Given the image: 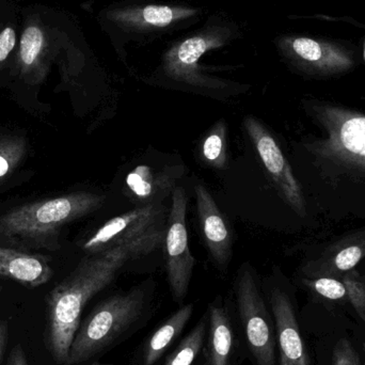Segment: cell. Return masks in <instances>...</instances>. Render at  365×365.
Masks as SVG:
<instances>
[{
    "mask_svg": "<svg viewBox=\"0 0 365 365\" xmlns=\"http://www.w3.org/2000/svg\"><path fill=\"white\" fill-rule=\"evenodd\" d=\"M166 230L158 225L143 235L83 257L46 298V346L56 364L66 365L68 351L88 302L117 278L128 262L160 246Z\"/></svg>",
    "mask_w": 365,
    "mask_h": 365,
    "instance_id": "cell-1",
    "label": "cell"
},
{
    "mask_svg": "<svg viewBox=\"0 0 365 365\" xmlns=\"http://www.w3.org/2000/svg\"><path fill=\"white\" fill-rule=\"evenodd\" d=\"M197 365H208L207 361H206V360L204 359L203 356H202L201 362H200V364H197ZM235 365H242V364H235Z\"/></svg>",
    "mask_w": 365,
    "mask_h": 365,
    "instance_id": "cell-29",
    "label": "cell"
},
{
    "mask_svg": "<svg viewBox=\"0 0 365 365\" xmlns=\"http://www.w3.org/2000/svg\"><path fill=\"white\" fill-rule=\"evenodd\" d=\"M9 338V323L6 321H0V361L6 349Z\"/></svg>",
    "mask_w": 365,
    "mask_h": 365,
    "instance_id": "cell-27",
    "label": "cell"
},
{
    "mask_svg": "<svg viewBox=\"0 0 365 365\" xmlns=\"http://www.w3.org/2000/svg\"><path fill=\"white\" fill-rule=\"evenodd\" d=\"M104 195L68 193L17 206L0 217V240L12 248L59 250L62 229L102 207Z\"/></svg>",
    "mask_w": 365,
    "mask_h": 365,
    "instance_id": "cell-5",
    "label": "cell"
},
{
    "mask_svg": "<svg viewBox=\"0 0 365 365\" xmlns=\"http://www.w3.org/2000/svg\"><path fill=\"white\" fill-rule=\"evenodd\" d=\"M166 208L162 203L140 205L107 221L83 244L86 252H100L163 225Z\"/></svg>",
    "mask_w": 365,
    "mask_h": 365,
    "instance_id": "cell-12",
    "label": "cell"
},
{
    "mask_svg": "<svg viewBox=\"0 0 365 365\" xmlns=\"http://www.w3.org/2000/svg\"><path fill=\"white\" fill-rule=\"evenodd\" d=\"M208 330L202 356L208 365L242 364L244 345L236 322L235 309L221 296L207 308Z\"/></svg>",
    "mask_w": 365,
    "mask_h": 365,
    "instance_id": "cell-11",
    "label": "cell"
},
{
    "mask_svg": "<svg viewBox=\"0 0 365 365\" xmlns=\"http://www.w3.org/2000/svg\"><path fill=\"white\" fill-rule=\"evenodd\" d=\"M347 289V296L351 306L355 309L360 319L365 323V284L358 278L357 274H349L343 280Z\"/></svg>",
    "mask_w": 365,
    "mask_h": 365,
    "instance_id": "cell-23",
    "label": "cell"
},
{
    "mask_svg": "<svg viewBox=\"0 0 365 365\" xmlns=\"http://www.w3.org/2000/svg\"><path fill=\"white\" fill-rule=\"evenodd\" d=\"M240 24L225 12L212 13L191 31L170 41L160 55V63L151 83L186 88L208 94H232L242 92L248 86L214 76L202 58L210 51L230 46L242 38Z\"/></svg>",
    "mask_w": 365,
    "mask_h": 365,
    "instance_id": "cell-3",
    "label": "cell"
},
{
    "mask_svg": "<svg viewBox=\"0 0 365 365\" xmlns=\"http://www.w3.org/2000/svg\"><path fill=\"white\" fill-rule=\"evenodd\" d=\"M307 284L317 292L319 295L323 296L330 300L344 299L347 296V289L342 281L336 280L334 278L315 279V280L308 281Z\"/></svg>",
    "mask_w": 365,
    "mask_h": 365,
    "instance_id": "cell-22",
    "label": "cell"
},
{
    "mask_svg": "<svg viewBox=\"0 0 365 365\" xmlns=\"http://www.w3.org/2000/svg\"><path fill=\"white\" fill-rule=\"evenodd\" d=\"M235 317L245 356L251 365H278L276 328L267 300L248 264L234 282Z\"/></svg>",
    "mask_w": 365,
    "mask_h": 365,
    "instance_id": "cell-7",
    "label": "cell"
},
{
    "mask_svg": "<svg viewBox=\"0 0 365 365\" xmlns=\"http://www.w3.org/2000/svg\"><path fill=\"white\" fill-rule=\"evenodd\" d=\"M152 292L138 285L101 302L81 322L66 365H81L126 340L148 321Z\"/></svg>",
    "mask_w": 365,
    "mask_h": 365,
    "instance_id": "cell-6",
    "label": "cell"
},
{
    "mask_svg": "<svg viewBox=\"0 0 365 365\" xmlns=\"http://www.w3.org/2000/svg\"><path fill=\"white\" fill-rule=\"evenodd\" d=\"M268 306L276 328L278 365H311L293 300L282 287H270Z\"/></svg>",
    "mask_w": 365,
    "mask_h": 365,
    "instance_id": "cell-13",
    "label": "cell"
},
{
    "mask_svg": "<svg viewBox=\"0 0 365 365\" xmlns=\"http://www.w3.org/2000/svg\"><path fill=\"white\" fill-rule=\"evenodd\" d=\"M206 10L188 2L113 0L96 13V23L113 51L126 63L128 45L148 46L165 36L192 29Z\"/></svg>",
    "mask_w": 365,
    "mask_h": 365,
    "instance_id": "cell-4",
    "label": "cell"
},
{
    "mask_svg": "<svg viewBox=\"0 0 365 365\" xmlns=\"http://www.w3.org/2000/svg\"><path fill=\"white\" fill-rule=\"evenodd\" d=\"M317 117L326 138L310 149L322 160L365 178V113L339 107H323Z\"/></svg>",
    "mask_w": 365,
    "mask_h": 365,
    "instance_id": "cell-8",
    "label": "cell"
},
{
    "mask_svg": "<svg viewBox=\"0 0 365 365\" xmlns=\"http://www.w3.org/2000/svg\"><path fill=\"white\" fill-rule=\"evenodd\" d=\"M364 355H365V339H364Z\"/></svg>",
    "mask_w": 365,
    "mask_h": 365,
    "instance_id": "cell-31",
    "label": "cell"
},
{
    "mask_svg": "<svg viewBox=\"0 0 365 365\" xmlns=\"http://www.w3.org/2000/svg\"><path fill=\"white\" fill-rule=\"evenodd\" d=\"M90 365H110V364H101V362H98V361H94V362H92V364Z\"/></svg>",
    "mask_w": 365,
    "mask_h": 365,
    "instance_id": "cell-30",
    "label": "cell"
},
{
    "mask_svg": "<svg viewBox=\"0 0 365 365\" xmlns=\"http://www.w3.org/2000/svg\"><path fill=\"white\" fill-rule=\"evenodd\" d=\"M48 261L49 257L45 255L0 246V276L12 279L24 287L36 289L53 278V270Z\"/></svg>",
    "mask_w": 365,
    "mask_h": 365,
    "instance_id": "cell-15",
    "label": "cell"
},
{
    "mask_svg": "<svg viewBox=\"0 0 365 365\" xmlns=\"http://www.w3.org/2000/svg\"><path fill=\"white\" fill-rule=\"evenodd\" d=\"M364 249L360 246H349L342 249L334 259V266L339 272H349L359 264L364 257Z\"/></svg>",
    "mask_w": 365,
    "mask_h": 365,
    "instance_id": "cell-25",
    "label": "cell"
},
{
    "mask_svg": "<svg viewBox=\"0 0 365 365\" xmlns=\"http://www.w3.org/2000/svg\"><path fill=\"white\" fill-rule=\"evenodd\" d=\"M1 291H2V285L0 284V292H1Z\"/></svg>",
    "mask_w": 365,
    "mask_h": 365,
    "instance_id": "cell-32",
    "label": "cell"
},
{
    "mask_svg": "<svg viewBox=\"0 0 365 365\" xmlns=\"http://www.w3.org/2000/svg\"><path fill=\"white\" fill-rule=\"evenodd\" d=\"M227 128L225 121H219L210 128L201 143V160L204 164L218 170L227 168Z\"/></svg>",
    "mask_w": 365,
    "mask_h": 365,
    "instance_id": "cell-20",
    "label": "cell"
},
{
    "mask_svg": "<svg viewBox=\"0 0 365 365\" xmlns=\"http://www.w3.org/2000/svg\"><path fill=\"white\" fill-rule=\"evenodd\" d=\"M6 365H28L27 358H26L25 351L21 344L15 345L11 351L10 357H9L8 364Z\"/></svg>",
    "mask_w": 365,
    "mask_h": 365,
    "instance_id": "cell-26",
    "label": "cell"
},
{
    "mask_svg": "<svg viewBox=\"0 0 365 365\" xmlns=\"http://www.w3.org/2000/svg\"><path fill=\"white\" fill-rule=\"evenodd\" d=\"M28 143L19 135H0V185L8 181L25 160Z\"/></svg>",
    "mask_w": 365,
    "mask_h": 365,
    "instance_id": "cell-21",
    "label": "cell"
},
{
    "mask_svg": "<svg viewBox=\"0 0 365 365\" xmlns=\"http://www.w3.org/2000/svg\"><path fill=\"white\" fill-rule=\"evenodd\" d=\"M332 365H361L351 341L345 338L338 341L332 354Z\"/></svg>",
    "mask_w": 365,
    "mask_h": 365,
    "instance_id": "cell-24",
    "label": "cell"
},
{
    "mask_svg": "<svg viewBox=\"0 0 365 365\" xmlns=\"http://www.w3.org/2000/svg\"><path fill=\"white\" fill-rule=\"evenodd\" d=\"M208 330L207 310L195 327L180 341L163 365H195L202 356Z\"/></svg>",
    "mask_w": 365,
    "mask_h": 365,
    "instance_id": "cell-19",
    "label": "cell"
},
{
    "mask_svg": "<svg viewBox=\"0 0 365 365\" xmlns=\"http://www.w3.org/2000/svg\"><path fill=\"white\" fill-rule=\"evenodd\" d=\"M202 237L219 269L227 272L233 249V232L204 185L195 186Z\"/></svg>",
    "mask_w": 365,
    "mask_h": 365,
    "instance_id": "cell-14",
    "label": "cell"
},
{
    "mask_svg": "<svg viewBox=\"0 0 365 365\" xmlns=\"http://www.w3.org/2000/svg\"><path fill=\"white\" fill-rule=\"evenodd\" d=\"M180 175L177 169L155 170L152 167L140 165L126 177V189L130 197L140 205L162 203L177 188Z\"/></svg>",
    "mask_w": 365,
    "mask_h": 365,
    "instance_id": "cell-16",
    "label": "cell"
},
{
    "mask_svg": "<svg viewBox=\"0 0 365 365\" xmlns=\"http://www.w3.org/2000/svg\"><path fill=\"white\" fill-rule=\"evenodd\" d=\"M193 310V304H182L158 326L139 349L135 358V365L158 364L184 331L192 317Z\"/></svg>",
    "mask_w": 365,
    "mask_h": 365,
    "instance_id": "cell-17",
    "label": "cell"
},
{
    "mask_svg": "<svg viewBox=\"0 0 365 365\" xmlns=\"http://www.w3.org/2000/svg\"><path fill=\"white\" fill-rule=\"evenodd\" d=\"M186 191L178 186L173 192V203L165 232L166 272L173 300L182 304L188 293L195 259L189 248L186 227Z\"/></svg>",
    "mask_w": 365,
    "mask_h": 365,
    "instance_id": "cell-9",
    "label": "cell"
},
{
    "mask_svg": "<svg viewBox=\"0 0 365 365\" xmlns=\"http://www.w3.org/2000/svg\"><path fill=\"white\" fill-rule=\"evenodd\" d=\"M21 8L16 0H0V77L13 78L21 40Z\"/></svg>",
    "mask_w": 365,
    "mask_h": 365,
    "instance_id": "cell-18",
    "label": "cell"
},
{
    "mask_svg": "<svg viewBox=\"0 0 365 365\" xmlns=\"http://www.w3.org/2000/svg\"><path fill=\"white\" fill-rule=\"evenodd\" d=\"M244 126L266 173L281 197L299 216H306V203L302 187L276 139L255 118H245Z\"/></svg>",
    "mask_w": 365,
    "mask_h": 365,
    "instance_id": "cell-10",
    "label": "cell"
},
{
    "mask_svg": "<svg viewBox=\"0 0 365 365\" xmlns=\"http://www.w3.org/2000/svg\"><path fill=\"white\" fill-rule=\"evenodd\" d=\"M96 1H100V0H88L87 2L83 4V8H87V6H91L92 4H96Z\"/></svg>",
    "mask_w": 365,
    "mask_h": 365,
    "instance_id": "cell-28",
    "label": "cell"
},
{
    "mask_svg": "<svg viewBox=\"0 0 365 365\" xmlns=\"http://www.w3.org/2000/svg\"><path fill=\"white\" fill-rule=\"evenodd\" d=\"M91 56L74 15L61 9L28 4L21 8V30L13 79L27 87L42 85L57 64L62 81L73 83Z\"/></svg>",
    "mask_w": 365,
    "mask_h": 365,
    "instance_id": "cell-2",
    "label": "cell"
}]
</instances>
